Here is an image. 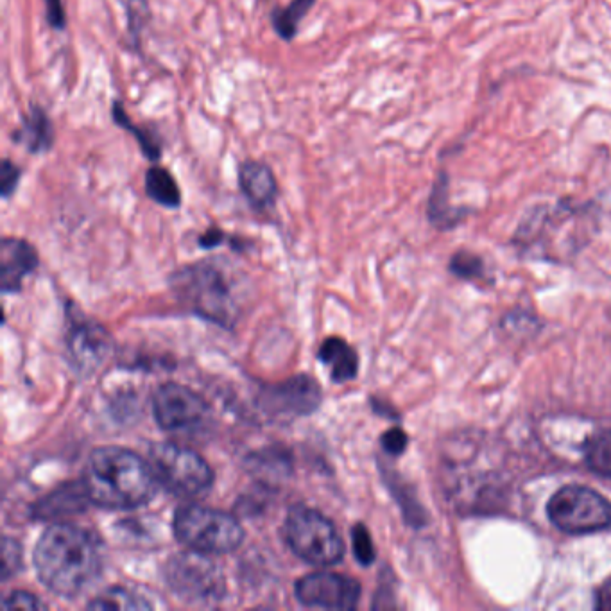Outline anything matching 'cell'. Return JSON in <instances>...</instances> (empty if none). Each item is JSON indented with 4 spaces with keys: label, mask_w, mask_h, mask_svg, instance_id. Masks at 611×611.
I'll return each mask as SVG.
<instances>
[{
    "label": "cell",
    "mask_w": 611,
    "mask_h": 611,
    "mask_svg": "<svg viewBox=\"0 0 611 611\" xmlns=\"http://www.w3.org/2000/svg\"><path fill=\"white\" fill-rule=\"evenodd\" d=\"M22 180V169L9 158H4L0 164V194L2 199L8 201L18 189V183Z\"/></svg>",
    "instance_id": "83f0119b"
},
{
    "label": "cell",
    "mask_w": 611,
    "mask_h": 611,
    "mask_svg": "<svg viewBox=\"0 0 611 611\" xmlns=\"http://www.w3.org/2000/svg\"><path fill=\"white\" fill-rule=\"evenodd\" d=\"M407 443H409V439H407V434H405L402 429H389L388 432H384L382 434V439H380V445L382 448L391 454V456H400V454H404L405 448H407Z\"/></svg>",
    "instance_id": "4dcf8cb0"
},
{
    "label": "cell",
    "mask_w": 611,
    "mask_h": 611,
    "mask_svg": "<svg viewBox=\"0 0 611 611\" xmlns=\"http://www.w3.org/2000/svg\"><path fill=\"white\" fill-rule=\"evenodd\" d=\"M173 531L181 545L208 556L230 554L244 540V529L237 518L199 504L178 508L174 513Z\"/></svg>",
    "instance_id": "277c9868"
},
{
    "label": "cell",
    "mask_w": 611,
    "mask_h": 611,
    "mask_svg": "<svg viewBox=\"0 0 611 611\" xmlns=\"http://www.w3.org/2000/svg\"><path fill=\"white\" fill-rule=\"evenodd\" d=\"M22 545L13 538H4L2 542V579L8 581L9 577L15 576L22 568Z\"/></svg>",
    "instance_id": "4316f807"
},
{
    "label": "cell",
    "mask_w": 611,
    "mask_h": 611,
    "mask_svg": "<svg viewBox=\"0 0 611 611\" xmlns=\"http://www.w3.org/2000/svg\"><path fill=\"white\" fill-rule=\"evenodd\" d=\"M13 140L31 155H45L56 144V128L42 106L31 104L20 126L13 131Z\"/></svg>",
    "instance_id": "9a60e30c"
},
{
    "label": "cell",
    "mask_w": 611,
    "mask_h": 611,
    "mask_svg": "<svg viewBox=\"0 0 611 611\" xmlns=\"http://www.w3.org/2000/svg\"><path fill=\"white\" fill-rule=\"evenodd\" d=\"M450 271L461 278L472 280V278L482 276L484 264H482L481 257H477L470 251H457L450 260Z\"/></svg>",
    "instance_id": "484cf974"
},
{
    "label": "cell",
    "mask_w": 611,
    "mask_h": 611,
    "mask_svg": "<svg viewBox=\"0 0 611 611\" xmlns=\"http://www.w3.org/2000/svg\"><path fill=\"white\" fill-rule=\"evenodd\" d=\"M153 413L164 431L185 432L201 427L210 414V407L192 389L167 382L156 389Z\"/></svg>",
    "instance_id": "9c48e42d"
},
{
    "label": "cell",
    "mask_w": 611,
    "mask_h": 611,
    "mask_svg": "<svg viewBox=\"0 0 611 611\" xmlns=\"http://www.w3.org/2000/svg\"><path fill=\"white\" fill-rule=\"evenodd\" d=\"M81 482L90 504L110 511L146 506L160 484L151 463L122 447L95 448L88 456Z\"/></svg>",
    "instance_id": "7a4b0ae2"
},
{
    "label": "cell",
    "mask_w": 611,
    "mask_h": 611,
    "mask_svg": "<svg viewBox=\"0 0 611 611\" xmlns=\"http://www.w3.org/2000/svg\"><path fill=\"white\" fill-rule=\"evenodd\" d=\"M112 121L128 131L133 138L137 140L138 147L142 151V155L146 156L149 162H160L164 155V146H162V138L153 130H147L146 126H138L131 121L130 115L124 110L121 101H113L112 103Z\"/></svg>",
    "instance_id": "ffe728a7"
},
{
    "label": "cell",
    "mask_w": 611,
    "mask_h": 611,
    "mask_svg": "<svg viewBox=\"0 0 611 611\" xmlns=\"http://www.w3.org/2000/svg\"><path fill=\"white\" fill-rule=\"evenodd\" d=\"M318 0H291L289 6L275 8L271 11V26L276 35L285 42H291L300 31L303 18L309 15L310 9L314 8Z\"/></svg>",
    "instance_id": "44dd1931"
},
{
    "label": "cell",
    "mask_w": 611,
    "mask_h": 611,
    "mask_svg": "<svg viewBox=\"0 0 611 611\" xmlns=\"http://www.w3.org/2000/svg\"><path fill=\"white\" fill-rule=\"evenodd\" d=\"M547 511L552 524L563 533H595L611 527V502L586 486L561 488L549 500Z\"/></svg>",
    "instance_id": "ba28073f"
},
{
    "label": "cell",
    "mask_w": 611,
    "mask_h": 611,
    "mask_svg": "<svg viewBox=\"0 0 611 611\" xmlns=\"http://www.w3.org/2000/svg\"><path fill=\"white\" fill-rule=\"evenodd\" d=\"M260 396L267 413L276 416H305L314 413L321 404V388L307 375L269 386Z\"/></svg>",
    "instance_id": "7c38bea8"
},
{
    "label": "cell",
    "mask_w": 611,
    "mask_h": 611,
    "mask_svg": "<svg viewBox=\"0 0 611 611\" xmlns=\"http://www.w3.org/2000/svg\"><path fill=\"white\" fill-rule=\"evenodd\" d=\"M88 502L90 500L83 482H74L61 486L58 490L52 491L51 495H47L44 500H40L35 513L40 520H56L65 515L79 513Z\"/></svg>",
    "instance_id": "ac0fdd59"
},
{
    "label": "cell",
    "mask_w": 611,
    "mask_h": 611,
    "mask_svg": "<svg viewBox=\"0 0 611 611\" xmlns=\"http://www.w3.org/2000/svg\"><path fill=\"white\" fill-rule=\"evenodd\" d=\"M468 210L465 207H454L450 203V174L445 167H441L434 183H432L431 196L427 201V217L434 228L450 230L465 219Z\"/></svg>",
    "instance_id": "2e32d148"
},
{
    "label": "cell",
    "mask_w": 611,
    "mask_h": 611,
    "mask_svg": "<svg viewBox=\"0 0 611 611\" xmlns=\"http://www.w3.org/2000/svg\"><path fill=\"white\" fill-rule=\"evenodd\" d=\"M585 457L594 472L611 479V429L597 432L586 441Z\"/></svg>",
    "instance_id": "603a6c76"
},
{
    "label": "cell",
    "mask_w": 611,
    "mask_h": 611,
    "mask_svg": "<svg viewBox=\"0 0 611 611\" xmlns=\"http://www.w3.org/2000/svg\"><path fill=\"white\" fill-rule=\"evenodd\" d=\"M224 239H226V235H224L223 230L217 228V226H212V228H208L207 232L199 237V246L205 248V250H212V248H216L219 244H223Z\"/></svg>",
    "instance_id": "1f68e13d"
},
{
    "label": "cell",
    "mask_w": 611,
    "mask_h": 611,
    "mask_svg": "<svg viewBox=\"0 0 611 611\" xmlns=\"http://www.w3.org/2000/svg\"><path fill=\"white\" fill-rule=\"evenodd\" d=\"M45 22L54 31H65L67 29V13L63 0H44Z\"/></svg>",
    "instance_id": "f546056e"
},
{
    "label": "cell",
    "mask_w": 611,
    "mask_h": 611,
    "mask_svg": "<svg viewBox=\"0 0 611 611\" xmlns=\"http://www.w3.org/2000/svg\"><path fill=\"white\" fill-rule=\"evenodd\" d=\"M595 606H597V610L611 611V577L604 581V585L599 586Z\"/></svg>",
    "instance_id": "d6a6232c"
},
{
    "label": "cell",
    "mask_w": 611,
    "mask_h": 611,
    "mask_svg": "<svg viewBox=\"0 0 611 611\" xmlns=\"http://www.w3.org/2000/svg\"><path fill=\"white\" fill-rule=\"evenodd\" d=\"M352 545L355 560L361 563L362 567H370L375 561V545L371 540V534L366 525L357 524L352 529Z\"/></svg>",
    "instance_id": "d4e9b609"
},
{
    "label": "cell",
    "mask_w": 611,
    "mask_h": 611,
    "mask_svg": "<svg viewBox=\"0 0 611 611\" xmlns=\"http://www.w3.org/2000/svg\"><path fill=\"white\" fill-rule=\"evenodd\" d=\"M35 246L15 237L2 239L0 246V284L2 293H18L27 275L38 267Z\"/></svg>",
    "instance_id": "4fadbf2b"
},
{
    "label": "cell",
    "mask_w": 611,
    "mask_h": 611,
    "mask_svg": "<svg viewBox=\"0 0 611 611\" xmlns=\"http://www.w3.org/2000/svg\"><path fill=\"white\" fill-rule=\"evenodd\" d=\"M38 579L52 594L76 599L101 576V551L92 534L78 525L54 524L45 529L33 554Z\"/></svg>",
    "instance_id": "6da1fadb"
},
{
    "label": "cell",
    "mask_w": 611,
    "mask_h": 611,
    "mask_svg": "<svg viewBox=\"0 0 611 611\" xmlns=\"http://www.w3.org/2000/svg\"><path fill=\"white\" fill-rule=\"evenodd\" d=\"M149 463L165 490L178 497H196L212 488L214 472L198 452L176 443H155Z\"/></svg>",
    "instance_id": "8992f818"
},
{
    "label": "cell",
    "mask_w": 611,
    "mask_h": 611,
    "mask_svg": "<svg viewBox=\"0 0 611 611\" xmlns=\"http://www.w3.org/2000/svg\"><path fill=\"white\" fill-rule=\"evenodd\" d=\"M284 534L289 549L312 567H332L345 556L336 525L316 509L294 506L285 517Z\"/></svg>",
    "instance_id": "5b68a950"
},
{
    "label": "cell",
    "mask_w": 611,
    "mask_h": 611,
    "mask_svg": "<svg viewBox=\"0 0 611 611\" xmlns=\"http://www.w3.org/2000/svg\"><path fill=\"white\" fill-rule=\"evenodd\" d=\"M88 610L119 611V610H151L153 604L147 603L144 597L133 594L128 588L115 586L104 590L87 604Z\"/></svg>",
    "instance_id": "7402d4cb"
},
{
    "label": "cell",
    "mask_w": 611,
    "mask_h": 611,
    "mask_svg": "<svg viewBox=\"0 0 611 611\" xmlns=\"http://www.w3.org/2000/svg\"><path fill=\"white\" fill-rule=\"evenodd\" d=\"M2 606H4L6 610H45V608H47L36 595L29 594V592H22V590L11 592V594L4 599Z\"/></svg>",
    "instance_id": "f1b7e54d"
},
{
    "label": "cell",
    "mask_w": 611,
    "mask_h": 611,
    "mask_svg": "<svg viewBox=\"0 0 611 611\" xmlns=\"http://www.w3.org/2000/svg\"><path fill=\"white\" fill-rule=\"evenodd\" d=\"M113 350L108 330L92 321H72L67 336L70 366L79 377H90L103 366Z\"/></svg>",
    "instance_id": "8fae6325"
},
{
    "label": "cell",
    "mask_w": 611,
    "mask_h": 611,
    "mask_svg": "<svg viewBox=\"0 0 611 611\" xmlns=\"http://www.w3.org/2000/svg\"><path fill=\"white\" fill-rule=\"evenodd\" d=\"M174 293L187 309L230 328L239 321L244 287L228 264L205 260L180 269L173 276Z\"/></svg>",
    "instance_id": "3957f363"
},
{
    "label": "cell",
    "mask_w": 611,
    "mask_h": 611,
    "mask_svg": "<svg viewBox=\"0 0 611 611\" xmlns=\"http://www.w3.org/2000/svg\"><path fill=\"white\" fill-rule=\"evenodd\" d=\"M165 581L171 592L192 604H214L223 601L226 581L221 568L208 554L180 552L167 561Z\"/></svg>",
    "instance_id": "52a82bcc"
},
{
    "label": "cell",
    "mask_w": 611,
    "mask_h": 611,
    "mask_svg": "<svg viewBox=\"0 0 611 611\" xmlns=\"http://www.w3.org/2000/svg\"><path fill=\"white\" fill-rule=\"evenodd\" d=\"M294 594L307 608L350 611L359 604L361 585L353 577L323 570L298 579Z\"/></svg>",
    "instance_id": "30bf717a"
},
{
    "label": "cell",
    "mask_w": 611,
    "mask_h": 611,
    "mask_svg": "<svg viewBox=\"0 0 611 611\" xmlns=\"http://www.w3.org/2000/svg\"><path fill=\"white\" fill-rule=\"evenodd\" d=\"M237 183L242 196L255 210L275 207L278 198V180L273 169L262 160H244L237 169Z\"/></svg>",
    "instance_id": "5bb4252c"
},
{
    "label": "cell",
    "mask_w": 611,
    "mask_h": 611,
    "mask_svg": "<svg viewBox=\"0 0 611 611\" xmlns=\"http://www.w3.org/2000/svg\"><path fill=\"white\" fill-rule=\"evenodd\" d=\"M126 9H128V29H130L128 33L133 40V45L140 47V38L144 33V27L151 20L149 2L147 0H128Z\"/></svg>",
    "instance_id": "cb8c5ba5"
},
{
    "label": "cell",
    "mask_w": 611,
    "mask_h": 611,
    "mask_svg": "<svg viewBox=\"0 0 611 611\" xmlns=\"http://www.w3.org/2000/svg\"><path fill=\"white\" fill-rule=\"evenodd\" d=\"M147 198L153 199L156 205L165 208H180L183 196L180 185L169 169L162 165H153L146 171L144 178Z\"/></svg>",
    "instance_id": "d6986e66"
},
{
    "label": "cell",
    "mask_w": 611,
    "mask_h": 611,
    "mask_svg": "<svg viewBox=\"0 0 611 611\" xmlns=\"http://www.w3.org/2000/svg\"><path fill=\"white\" fill-rule=\"evenodd\" d=\"M319 361L327 364L330 377L337 384L350 382L359 373V357L341 337H328L318 350Z\"/></svg>",
    "instance_id": "e0dca14e"
}]
</instances>
